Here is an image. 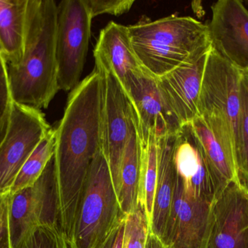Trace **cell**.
<instances>
[{
    "label": "cell",
    "instance_id": "obj_20",
    "mask_svg": "<svg viewBox=\"0 0 248 248\" xmlns=\"http://www.w3.org/2000/svg\"><path fill=\"white\" fill-rule=\"evenodd\" d=\"M140 151V143L134 126L124 151L121 168L120 191L118 195L121 209L125 216L133 212L138 205Z\"/></svg>",
    "mask_w": 248,
    "mask_h": 248
},
{
    "label": "cell",
    "instance_id": "obj_27",
    "mask_svg": "<svg viewBox=\"0 0 248 248\" xmlns=\"http://www.w3.org/2000/svg\"><path fill=\"white\" fill-rule=\"evenodd\" d=\"M93 19L100 15L121 16L129 11L134 0H84Z\"/></svg>",
    "mask_w": 248,
    "mask_h": 248
},
{
    "label": "cell",
    "instance_id": "obj_8",
    "mask_svg": "<svg viewBox=\"0 0 248 248\" xmlns=\"http://www.w3.org/2000/svg\"><path fill=\"white\" fill-rule=\"evenodd\" d=\"M124 92L140 144L157 141L180 131L182 124L163 98L154 76L144 70Z\"/></svg>",
    "mask_w": 248,
    "mask_h": 248
},
{
    "label": "cell",
    "instance_id": "obj_25",
    "mask_svg": "<svg viewBox=\"0 0 248 248\" xmlns=\"http://www.w3.org/2000/svg\"><path fill=\"white\" fill-rule=\"evenodd\" d=\"M150 231L144 208H137L125 216L123 248H144Z\"/></svg>",
    "mask_w": 248,
    "mask_h": 248
},
{
    "label": "cell",
    "instance_id": "obj_21",
    "mask_svg": "<svg viewBox=\"0 0 248 248\" xmlns=\"http://www.w3.org/2000/svg\"><path fill=\"white\" fill-rule=\"evenodd\" d=\"M56 147L55 128H51L20 168L10 195L33 186L42 176L52 157Z\"/></svg>",
    "mask_w": 248,
    "mask_h": 248
},
{
    "label": "cell",
    "instance_id": "obj_26",
    "mask_svg": "<svg viewBox=\"0 0 248 248\" xmlns=\"http://www.w3.org/2000/svg\"><path fill=\"white\" fill-rule=\"evenodd\" d=\"M13 102L5 61L0 54V144L7 132Z\"/></svg>",
    "mask_w": 248,
    "mask_h": 248
},
{
    "label": "cell",
    "instance_id": "obj_19",
    "mask_svg": "<svg viewBox=\"0 0 248 248\" xmlns=\"http://www.w3.org/2000/svg\"><path fill=\"white\" fill-rule=\"evenodd\" d=\"M28 0H0V45L6 64L19 62L23 53Z\"/></svg>",
    "mask_w": 248,
    "mask_h": 248
},
{
    "label": "cell",
    "instance_id": "obj_11",
    "mask_svg": "<svg viewBox=\"0 0 248 248\" xmlns=\"http://www.w3.org/2000/svg\"><path fill=\"white\" fill-rule=\"evenodd\" d=\"M9 203L14 248L33 227L45 223L58 224L54 157L39 180L33 186L10 195Z\"/></svg>",
    "mask_w": 248,
    "mask_h": 248
},
{
    "label": "cell",
    "instance_id": "obj_3",
    "mask_svg": "<svg viewBox=\"0 0 248 248\" xmlns=\"http://www.w3.org/2000/svg\"><path fill=\"white\" fill-rule=\"evenodd\" d=\"M131 44L142 68L156 78L211 45L207 23L190 16L171 15L128 26Z\"/></svg>",
    "mask_w": 248,
    "mask_h": 248
},
{
    "label": "cell",
    "instance_id": "obj_31",
    "mask_svg": "<svg viewBox=\"0 0 248 248\" xmlns=\"http://www.w3.org/2000/svg\"><path fill=\"white\" fill-rule=\"evenodd\" d=\"M122 224V223H121ZM120 226V225H119ZM119 227L112 233L111 235L108 237L107 240H106V243H104L103 246H102L101 248H113V243H114L115 239H116V234H117L118 230H119Z\"/></svg>",
    "mask_w": 248,
    "mask_h": 248
},
{
    "label": "cell",
    "instance_id": "obj_2",
    "mask_svg": "<svg viewBox=\"0 0 248 248\" xmlns=\"http://www.w3.org/2000/svg\"><path fill=\"white\" fill-rule=\"evenodd\" d=\"M57 13L58 4L54 0H28L21 58L17 64H6L16 103L39 110L47 109L60 90Z\"/></svg>",
    "mask_w": 248,
    "mask_h": 248
},
{
    "label": "cell",
    "instance_id": "obj_14",
    "mask_svg": "<svg viewBox=\"0 0 248 248\" xmlns=\"http://www.w3.org/2000/svg\"><path fill=\"white\" fill-rule=\"evenodd\" d=\"M211 45L200 50L177 68L157 78L159 89L182 125L198 117L202 79Z\"/></svg>",
    "mask_w": 248,
    "mask_h": 248
},
{
    "label": "cell",
    "instance_id": "obj_12",
    "mask_svg": "<svg viewBox=\"0 0 248 248\" xmlns=\"http://www.w3.org/2000/svg\"><path fill=\"white\" fill-rule=\"evenodd\" d=\"M207 23L211 46L242 71H248V10L240 0H218Z\"/></svg>",
    "mask_w": 248,
    "mask_h": 248
},
{
    "label": "cell",
    "instance_id": "obj_24",
    "mask_svg": "<svg viewBox=\"0 0 248 248\" xmlns=\"http://www.w3.org/2000/svg\"><path fill=\"white\" fill-rule=\"evenodd\" d=\"M15 248H72L59 224L45 223L31 229Z\"/></svg>",
    "mask_w": 248,
    "mask_h": 248
},
{
    "label": "cell",
    "instance_id": "obj_5",
    "mask_svg": "<svg viewBox=\"0 0 248 248\" xmlns=\"http://www.w3.org/2000/svg\"><path fill=\"white\" fill-rule=\"evenodd\" d=\"M92 20L84 0L58 3L56 58L60 90L71 91L80 83L91 37Z\"/></svg>",
    "mask_w": 248,
    "mask_h": 248
},
{
    "label": "cell",
    "instance_id": "obj_28",
    "mask_svg": "<svg viewBox=\"0 0 248 248\" xmlns=\"http://www.w3.org/2000/svg\"><path fill=\"white\" fill-rule=\"evenodd\" d=\"M10 195L0 201V248H14L10 226Z\"/></svg>",
    "mask_w": 248,
    "mask_h": 248
},
{
    "label": "cell",
    "instance_id": "obj_6",
    "mask_svg": "<svg viewBox=\"0 0 248 248\" xmlns=\"http://www.w3.org/2000/svg\"><path fill=\"white\" fill-rule=\"evenodd\" d=\"M243 71L211 48L198 105V116L216 114L224 118L232 136L234 154L239 139Z\"/></svg>",
    "mask_w": 248,
    "mask_h": 248
},
{
    "label": "cell",
    "instance_id": "obj_16",
    "mask_svg": "<svg viewBox=\"0 0 248 248\" xmlns=\"http://www.w3.org/2000/svg\"><path fill=\"white\" fill-rule=\"evenodd\" d=\"M207 248H248V195L237 183L216 198Z\"/></svg>",
    "mask_w": 248,
    "mask_h": 248
},
{
    "label": "cell",
    "instance_id": "obj_29",
    "mask_svg": "<svg viewBox=\"0 0 248 248\" xmlns=\"http://www.w3.org/2000/svg\"><path fill=\"white\" fill-rule=\"evenodd\" d=\"M144 248H166L161 239L149 231Z\"/></svg>",
    "mask_w": 248,
    "mask_h": 248
},
{
    "label": "cell",
    "instance_id": "obj_9",
    "mask_svg": "<svg viewBox=\"0 0 248 248\" xmlns=\"http://www.w3.org/2000/svg\"><path fill=\"white\" fill-rule=\"evenodd\" d=\"M101 76V147L108 162L118 197L120 191L121 168L124 151L134 124L129 102L117 79L110 73Z\"/></svg>",
    "mask_w": 248,
    "mask_h": 248
},
{
    "label": "cell",
    "instance_id": "obj_22",
    "mask_svg": "<svg viewBox=\"0 0 248 248\" xmlns=\"http://www.w3.org/2000/svg\"><path fill=\"white\" fill-rule=\"evenodd\" d=\"M140 170L138 186V204L145 212L150 228L153 219L157 179V141L140 144Z\"/></svg>",
    "mask_w": 248,
    "mask_h": 248
},
{
    "label": "cell",
    "instance_id": "obj_13",
    "mask_svg": "<svg viewBox=\"0 0 248 248\" xmlns=\"http://www.w3.org/2000/svg\"><path fill=\"white\" fill-rule=\"evenodd\" d=\"M214 182L217 198L236 183L234 142L224 118L216 114L200 115L191 122Z\"/></svg>",
    "mask_w": 248,
    "mask_h": 248
},
{
    "label": "cell",
    "instance_id": "obj_33",
    "mask_svg": "<svg viewBox=\"0 0 248 248\" xmlns=\"http://www.w3.org/2000/svg\"><path fill=\"white\" fill-rule=\"evenodd\" d=\"M2 198V197H1ZM1 198H0V201H1Z\"/></svg>",
    "mask_w": 248,
    "mask_h": 248
},
{
    "label": "cell",
    "instance_id": "obj_18",
    "mask_svg": "<svg viewBox=\"0 0 248 248\" xmlns=\"http://www.w3.org/2000/svg\"><path fill=\"white\" fill-rule=\"evenodd\" d=\"M176 135H168L157 141V186L150 231L161 240L171 210L176 182L173 162Z\"/></svg>",
    "mask_w": 248,
    "mask_h": 248
},
{
    "label": "cell",
    "instance_id": "obj_32",
    "mask_svg": "<svg viewBox=\"0 0 248 248\" xmlns=\"http://www.w3.org/2000/svg\"><path fill=\"white\" fill-rule=\"evenodd\" d=\"M0 54H1V45H0Z\"/></svg>",
    "mask_w": 248,
    "mask_h": 248
},
{
    "label": "cell",
    "instance_id": "obj_17",
    "mask_svg": "<svg viewBox=\"0 0 248 248\" xmlns=\"http://www.w3.org/2000/svg\"><path fill=\"white\" fill-rule=\"evenodd\" d=\"M173 162L176 176L185 193L214 202L217 192L199 141L191 123L182 125L176 133Z\"/></svg>",
    "mask_w": 248,
    "mask_h": 248
},
{
    "label": "cell",
    "instance_id": "obj_7",
    "mask_svg": "<svg viewBox=\"0 0 248 248\" xmlns=\"http://www.w3.org/2000/svg\"><path fill=\"white\" fill-rule=\"evenodd\" d=\"M50 129L42 110L13 102L7 132L0 144V198L10 195L22 166Z\"/></svg>",
    "mask_w": 248,
    "mask_h": 248
},
{
    "label": "cell",
    "instance_id": "obj_1",
    "mask_svg": "<svg viewBox=\"0 0 248 248\" xmlns=\"http://www.w3.org/2000/svg\"><path fill=\"white\" fill-rule=\"evenodd\" d=\"M102 109L103 77L94 69L71 90L55 128L58 224L69 240L92 164L102 148Z\"/></svg>",
    "mask_w": 248,
    "mask_h": 248
},
{
    "label": "cell",
    "instance_id": "obj_15",
    "mask_svg": "<svg viewBox=\"0 0 248 248\" xmlns=\"http://www.w3.org/2000/svg\"><path fill=\"white\" fill-rule=\"evenodd\" d=\"M94 69L100 74H113L124 91L144 68L131 44L128 26L110 21L100 31L94 49Z\"/></svg>",
    "mask_w": 248,
    "mask_h": 248
},
{
    "label": "cell",
    "instance_id": "obj_4",
    "mask_svg": "<svg viewBox=\"0 0 248 248\" xmlns=\"http://www.w3.org/2000/svg\"><path fill=\"white\" fill-rule=\"evenodd\" d=\"M125 218L101 148L93 160L81 197L72 248H101Z\"/></svg>",
    "mask_w": 248,
    "mask_h": 248
},
{
    "label": "cell",
    "instance_id": "obj_30",
    "mask_svg": "<svg viewBox=\"0 0 248 248\" xmlns=\"http://www.w3.org/2000/svg\"><path fill=\"white\" fill-rule=\"evenodd\" d=\"M125 219L122 221V224L119 226L117 234H116V239H115L114 243H113V248H123Z\"/></svg>",
    "mask_w": 248,
    "mask_h": 248
},
{
    "label": "cell",
    "instance_id": "obj_10",
    "mask_svg": "<svg viewBox=\"0 0 248 248\" xmlns=\"http://www.w3.org/2000/svg\"><path fill=\"white\" fill-rule=\"evenodd\" d=\"M214 202L185 193L176 176L171 210L161 240L166 248H208Z\"/></svg>",
    "mask_w": 248,
    "mask_h": 248
},
{
    "label": "cell",
    "instance_id": "obj_23",
    "mask_svg": "<svg viewBox=\"0 0 248 248\" xmlns=\"http://www.w3.org/2000/svg\"><path fill=\"white\" fill-rule=\"evenodd\" d=\"M234 162L235 183L248 195V71H243L241 80V115Z\"/></svg>",
    "mask_w": 248,
    "mask_h": 248
}]
</instances>
